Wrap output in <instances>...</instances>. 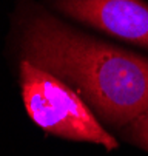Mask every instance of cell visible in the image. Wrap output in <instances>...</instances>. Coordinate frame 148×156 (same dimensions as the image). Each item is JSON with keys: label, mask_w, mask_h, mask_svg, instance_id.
<instances>
[{"label": "cell", "mask_w": 148, "mask_h": 156, "mask_svg": "<svg viewBox=\"0 0 148 156\" xmlns=\"http://www.w3.org/2000/svg\"><path fill=\"white\" fill-rule=\"evenodd\" d=\"M128 135L137 145L148 150V115L137 118L128 125Z\"/></svg>", "instance_id": "277c9868"}, {"label": "cell", "mask_w": 148, "mask_h": 156, "mask_svg": "<svg viewBox=\"0 0 148 156\" xmlns=\"http://www.w3.org/2000/svg\"><path fill=\"white\" fill-rule=\"evenodd\" d=\"M57 8L74 20L148 48V5L142 0H57Z\"/></svg>", "instance_id": "3957f363"}, {"label": "cell", "mask_w": 148, "mask_h": 156, "mask_svg": "<svg viewBox=\"0 0 148 156\" xmlns=\"http://www.w3.org/2000/svg\"><path fill=\"white\" fill-rule=\"evenodd\" d=\"M25 59L74 85L113 125L148 115V59L83 36L51 16L36 17L25 34Z\"/></svg>", "instance_id": "6da1fadb"}, {"label": "cell", "mask_w": 148, "mask_h": 156, "mask_svg": "<svg viewBox=\"0 0 148 156\" xmlns=\"http://www.w3.org/2000/svg\"><path fill=\"white\" fill-rule=\"evenodd\" d=\"M20 83L29 118L45 131L71 141H83L113 150L117 141L102 127L90 105L56 74L23 59Z\"/></svg>", "instance_id": "7a4b0ae2"}]
</instances>
